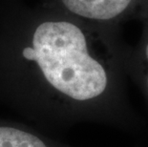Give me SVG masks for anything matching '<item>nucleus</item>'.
Listing matches in <instances>:
<instances>
[{"label": "nucleus", "instance_id": "2", "mask_svg": "<svg viewBox=\"0 0 148 147\" xmlns=\"http://www.w3.org/2000/svg\"><path fill=\"white\" fill-rule=\"evenodd\" d=\"M0 147H46L30 133L11 127H0Z\"/></svg>", "mask_w": 148, "mask_h": 147}, {"label": "nucleus", "instance_id": "3", "mask_svg": "<svg viewBox=\"0 0 148 147\" xmlns=\"http://www.w3.org/2000/svg\"><path fill=\"white\" fill-rule=\"evenodd\" d=\"M138 20L141 23V36L138 45V57L143 67V84L148 95V6L141 12Z\"/></svg>", "mask_w": 148, "mask_h": 147}, {"label": "nucleus", "instance_id": "1", "mask_svg": "<svg viewBox=\"0 0 148 147\" xmlns=\"http://www.w3.org/2000/svg\"><path fill=\"white\" fill-rule=\"evenodd\" d=\"M42 4L87 23L119 29L121 23L140 17L148 0H44Z\"/></svg>", "mask_w": 148, "mask_h": 147}]
</instances>
